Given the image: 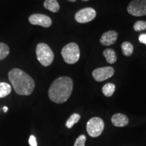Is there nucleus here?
I'll return each mask as SVG.
<instances>
[{
  "label": "nucleus",
  "instance_id": "nucleus-1",
  "mask_svg": "<svg viewBox=\"0 0 146 146\" xmlns=\"http://www.w3.org/2000/svg\"><path fill=\"white\" fill-rule=\"evenodd\" d=\"M73 89L72 79L68 76L56 78L48 91L50 99L56 104H63L69 99Z\"/></svg>",
  "mask_w": 146,
  "mask_h": 146
},
{
  "label": "nucleus",
  "instance_id": "nucleus-2",
  "mask_svg": "<svg viewBox=\"0 0 146 146\" xmlns=\"http://www.w3.org/2000/svg\"><path fill=\"white\" fill-rule=\"evenodd\" d=\"M8 78L16 94L30 96L33 92L35 83L28 74L19 68H13L8 73Z\"/></svg>",
  "mask_w": 146,
  "mask_h": 146
},
{
  "label": "nucleus",
  "instance_id": "nucleus-3",
  "mask_svg": "<svg viewBox=\"0 0 146 146\" xmlns=\"http://www.w3.org/2000/svg\"><path fill=\"white\" fill-rule=\"evenodd\" d=\"M36 58L43 66H49L54 59V54L52 49L46 43H40L36 48Z\"/></svg>",
  "mask_w": 146,
  "mask_h": 146
},
{
  "label": "nucleus",
  "instance_id": "nucleus-4",
  "mask_svg": "<svg viewBox=\"0 0 146 146\" xmlns=\"http://www.w3.org/2000/svg\"><path fill=\"white\" fill-rule=\"evenodd\" d=\"M61 54L66 63L74 64L80 58L79 47L75 43H70L63 47Z\"/></svg>",
  "mask_w": 146,
  "mask_h": 146
},
{
  "label": "nucleus",
  "instance_id": "nucleus-5",
  "mask_svg": "<svg viewBox=\"0 0 146 146\" xmlns=\"http://www.w3.org/2000/svg\"><path fill=\"white\" fill-rule=\"evenodd\" d=\"M104 122L99 117H93L87 123V131L91 137H98L104 129Z\"/></svg>",
  "mask_w": 146,
  "mask_h": 146
},
{
  "label": "nucleus",
  "instance_id": "nucleus-6",
  "mask_svg": "<svg viewBox=\"0 0 146 146\" xmlns=\"http://www.w3.org/2000/svg\"><path fill=\"white\" fill-rule=\"evenodd\" d=\"M127 12L134 16H146V0H133L127 6Z\"/></svg>",
  "mask_w": 146,
  "mask_h": 146
},
{
  "label": "nucleus",
  "instance_id": "nucleus-7",
  "mask_svg": "<svg viewBox=\"0 0 146 146\" xmlns=\"http://www.w3.org/2000/svg\"><path fill=\"white\" fill-rule=\"evenodd\" d=\"M96 12L92 8H85L78 11L75 14V20L78 23L85 24L92 21L96 18Z\"/></svg>",
  "mask_w": 146,
  "mask_h": 146
},
{
  "label": "nucleus",
  "instance_id": "nucleus-8",
  "mask_svg": "<svg viewBox=\"0 0 146 146\" xmlns=\"http://www.w3.org/2000/svg\"><path fill=\"white\" fill-rule=\"evenodd\" d=\"M114 74V70L112 67L106 66L95 69L92 72L93 77L96 81L102 82L111 78Z\"/></svg>",
  "mask_w": 146,
  "mask_h": 146
},
{
  "label": "nucleus",
  "instance_id": "nucleus-9",
  "mask_svg": "<svg viewBox=\"0 0 146 146\" xmlns=\"http://www.w3.org/2000/svg\"><path fill=\"white\" fill-rule=\"evenodd\" d=\"M29 23L33 25H39L45 28L51 27L52 24V19L46 15L41 14H34L29 18Z\"/></svg>",
  "mask_w": 146,
  "mask_h": 146
},
{
  "label": "nucleus",
  "instance_id": "nucleus-10",
  "mask_svg": "<svg viewBox=\"0 0 146 146\" xmlns=\"http://www.w3.org/2000/svg\"><path fill=\"white\" fill-rule=\"evenodd\" d=\"M118 34L115 31H108L105 32L100 38V43L104 46H110L113 45L118 39Z\"/></svg>",
  "mask_w": 146,
  "mask_h": 146
},
{
  "label": "nucleus",
  "instance_id": "nucleus-11",
  "mask_svg": "<svg viewBox=\"0 0 146 146\" xmlns=\"http://www.w3.org/2000/svg\"><path fill=\"white\" fill-rule=\"evenodd\" d=\"M111 120H112L113 125L117 127H125L129 124V118L127 116H125V114H120V113L113 115L112 118H111Z\"/></svg>",
  "mask_w": 146,
  "mask_h": 146
},
{
  "label": "nucleus",
  "instance_id": "nucleus-12",
  "mask_svg": "<svg viewBox=\"0 0 146 146\" xmlns=\"http://www.w3.org/2000/svg\"><path fill=\"white\" fill-rule=\"evenodd\" d=\"M104 56L106 58V62L109 64H114L117 60L116 52L113 49L107 48L103 52Z\"/></svg>",
  "mask_w": 146,
  "mask_h": 146
},
{
  "label": "nucleus",
  "instance_id": "nucleus-13",
  "mask_svg": "<svg viewBox=\"0 0 146 146\" xmlns=\"http://www.w3.org/2000/svg\"><path fill=\"white\" fill-rule=\"evenodd\" d=\"M43 5L45 9L53 13H56L60 10V5L57 0H45Z\"/></svg>",
  "mask_w": 146,
  "mask_h": 146
},
{
  "label": "nucleus",
  "instance_id": "nucleus-14",
  "mask_svg": "<svg viewBox=\"0 0 146 146\" xmlns=\"http://www.w3.org/2000/svg\"><path fill=\"white\" fill-rule=\"evenodd\" d=\"M116 86L113 83H106L102 87V92L106 97H111L114 94Z\"/></svg>",
  "mask_w": 146,
  "mask_h": 146
},
{
  "label": "nucleus",
  "instance_id": "nucleus-15",
  "mask_svg": "<svg viewBox=\"0 0 146 146\" xmlns=\"http://www.w3.org/2000/svg\"><path fill=\"white\" fill-rule=\"evenodd\" d=\"M12 91L11 85L6 83H0V98L8 96Z\"/></svg>",
  "mask_w": 146,
  "mask_h": 146
},
{
  "label": "nucleus",
  "instance_id": "nucleus-16",
  "mask_svg": "<svg viewBox=\"0 0 146 146\" xmlns=\"http://www.w3.org/2000/svg\"><path fill=\"white\" fill-rule=\"evenodd\" d=\"M121 49L123 54L125 56H131L133 52V46L130 42L125 41L122 43Z\"/></svg>",
  "mask_w": 146,
  "mask_h": 146
},
{
  "label": "nucleus",
  "instance_id": "nucleus-17",
  "mask_svg": "<svg viewBox=\"0 0 146 146\" xmlns=\"http://www.w3.org/2000/svg\"><path fill=\"white\" fill-rule=\"evenodd\" d=\"M80 118H81V116L78 114L74 113V114H72L66 123V127L68 129H71L76 123H77L79 121Z\"/></svg>",
  "mask_w": 146,
  "mask_h": 146
},
{
  "label": "nucleus",
  "instance_id": "nucleus-18",
  "mask_svg": "<svg viewBox=\"0 0 146 146\" xmlns=\"http://www.w3.org/2000/svg\"><path fill=\"white\" fill-rule=\"evenodd\" d=\"M10 53V48L5 43H0V60L5 59Z\"/></svg>",
  "mask_w": 146,
  "mask_h": 146
},
{
  "label": "nucleus",
  "instance_id": "nucleus-19",
  "mask_svg": "<svg viewBox=\"0 0 146 146\" xmlns=\"http://www.w3.org/2000/svg\"><path fill=\"white\" fill-rule=\"evenodd\" d=\"M133 29L135 31H142L146 30V21H137L133 25Z\"/></svg>",
  "mask_w": 146,
  "mask_h": 146
},
{
  "label": "nucleus",
  "instance_id": "nucleus-20",
  "mask_svg": "<svg viewBox=\"0 0 146 146\" xmlns=\"http://www.w3.org/2000/svg\"><path fill=\"white\" fill-rule=\"evenodd\" d=\"M86 136L85 135H81L76 139L74 146H85V141H86Z\"/></svg>",
  "mask_w": 146,
  "mask_h": 146
},
{
  "label": "nucleus",
  "instance_id": "nucleus-21",
  "mask_svg": "<svg viewBox=\"0 0 146 146\" xmlns=\"http://www.w3.org/2000/svg\"><path fill=\"white\" fill-rule=\"evenodd\" d=\"M29 143L31 146H37V142H36L35 136L33 135H31L29 139Z\"/></svg>",
  "mask_w": 146,
  "mask_h": 146
},
{
  "label": "nucleus",
  "instance_id": "nucleus-22",
  "mask_svg": "<svg viewBox=\"0 0 146 146\" xmlns=\"http://www.w3.org/2000/svg\"><path fill=\"white\" fill-rule=\"evenodd\" d=\"M139 41L140 43H144V44L146 45V33L140 35L139 37Z\"/></svg>",
  "mask_w": 146,
  "mask_h": 146
},
{
  "label": "nucleus",
  "instance_id": "nucleus-23",
  "mask_svg": "<svg viewBox=\"0 0 146 146\" xmlns=\"http://www.w3.org/2000/svg\"><path fill=\"white\" fill-rule=\"evenodd\" d=\"M8 107H3V112H6L7 111H8Z\"/></svg>",
  "mask_w": 146,
  "mask_h": 146
},
{
  "label": "nucleus",
  "instance_id": "nucleus-24",
  "mask_svg": "<svg viewBox=\"0 0 146 146\" xmlns=\"http://www.w3.org/2000/svg\"><path fill=\"white\" fill-rule=\"evenodd\" d=\"M68 1H70V2H75L76 0H68Z\"/></svg>",
  "mask_w": 146,
  "mask_h": 146
},
{
  "label": "nucleus",
  "instance_id": "nucleus-25",
  "mask_svg": "<svg viewBox=\"0 0 146 146\" xmlns=\"http://www.w3.org/2000/svg\"><path fill=\"white\" fill-rule=\"evenodd\" d=\"M81 1H89V0H81Z\"/></svg>",
  "mask_w": 146,
  "mask_h": 146
}]
</instances>
